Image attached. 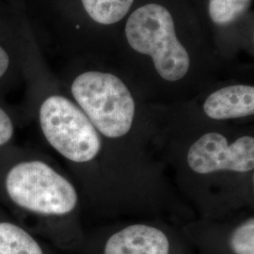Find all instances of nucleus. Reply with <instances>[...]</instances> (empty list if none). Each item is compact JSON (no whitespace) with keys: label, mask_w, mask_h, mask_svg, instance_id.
Returning <instances> with one entry per match:
<instances>
[{"label":"nucleus","mask_w":254,"mask_h":254,"mask_svg":"<svg viewBox=\"0 0 254 254\" xmlns=\"http://www.w3.org/2000/svg\"><path fill=\"white\" fill-rule=\"evenodd\" d=\"M25 45L23 24L0 11V80L8 74L19 56L25 54Z\"/></svg>","instance_id":"nucleus-8"},{"label":"nucleus","mask_w":254,"mask_h":254,"mask_svg":"<svg viewBox=\"0 0 254 254\" xmlns=\"http://www.w3.org/2000/svg\"><path fill=\"white\" fill-rule=\"evenodd\" d=\"M230 246L235 254H254V220L249 218L231 236Z\"/></svg>","instance_id":"nucleus-12"},{"label":"nucleus","mask_w":254,"mask_h":254,"mask_svg":"<svg viewBox=\"0 0 254 254\" xmlns=\"http://www.w3.org/2000/svg\"><path fill=\"white\" fill-rule=\"evenodd\" d=\"M135 0H80L90 18L100 25L109 26L127 16Z\"/></svg>","instance_id":"nucleus-10"},{"label":"nucleus","mask_w":254,"mask_h":254,"mask_svg":"<svg viewBox=\"0 0 254 254\" xmlns=\"http://www.w3.org/2000/svg\"><path fill=\"white\" fill-rule=\"evenodd\" d=\"M202 109L208 118L216 121L253 116L254 86L236 84L223 87L209 95L203 103Z\"/></svg>","instance_id":"nucleus-7"},{"label":"nucleus","mask_w":254,"mask_h":254,"mask_svg":"<svg viewBox=\"0 0 254 254\" xmlns=\"http://www.w3.org/2000/svg\"><path fill=\"white\" fill-rule=\"evenodd\" d=\"M14 127L8 112L0 107V147L5 145L12 138Z\"/></svg>","instance_id":"nucleus-13"},{"label":"nucleus","mask_w":254,"mask_h":254,"mask_svg":"<svg viewBox=\"0 0 254 254\" xmlns=\"http://www.w3.org/2000/svg\"><path fill=\"white\" fill-rule=\"evenodd\" d=\"M0 254H44L36 240L13 223L0 222Z\"/></svg>","instance_id":"nucleus-9"},{"label":"nucleus","mask_w":254,"mask_h":254,"mask_svg":"<svg viewBox=\"0 0 254 254\" xmlns=\"http://www.w3.org/2000/svg\"><path fill=\"white\" fill-rule=\"evenodd\" d=\"M170 240L162 230L147 224H134L110 236L104 254H170Z\"/></svg>","instance_id":"nucleus-6"},{"label":"nucleus","mask_w":254,"mask_h":254,"mask_svg":"<svg viewBox=\"0 0 254 254\" xmlns=\"http://www.w3.org/2000/svg\"><path fill=\"white\" fill-rule=\"evenodd\" d=\"M252 0H209V16L219 27H226L240 18L250 8Z\"/></svg>","instance_id":"nucleus-11"},{"label":"nucleus","mask_w":254,"mask_h":254,"mask_svg":"<svg viewBox=\"0 0 254 254\" xmlns=\"http://www.w3.org/2000/svg\"><path fill=\"white\" fill-rule=\"evenodd\" d=\"M125 32L129 46L150 57L164 80L180 81L189 73L190 57L177 38L172 13L163 5L148 3L134 10Z\"/></svg>","instance_id":"nucleus-1"},{"label":"nucleus","mask_w":254,"mask_h":254,"mask_svg":"<svg viewBox=\"0 0 254 254\" xmlns=\"http://www.w3.org/2000/svg\"><path fill=\"white\" fill-rule=\"evenodd\" d=\"M71 93L95 129L109 138L126 136L136 115V103L125 82L113 73L87 71L74 77Z\"/></svg>","instance_id":"nucleus-2"},{"label":"nucleus","mask_w":254,"mask_h":254,"mask_svg":"<svg viewBox=\"0 0 254 254\" xmlns=\"http://www.w3.org/2000/svg\"><path fill=\"white\" fill-rule=\"evenodd\" d=\"M39 122L47 142L72 162H90L101 152L99 132L81 109L63 95H50L43 101Z\"/></svg>","instance_id":"nucleus-4"},{"label":"nucleus","mask_w":254,"mask_h":254,"mask_svg":"<svg viewBox=\"0 0 254 254\" xmlns=\"http://www.w3.org/2000/svg\"><path fill=\"white\" fill-rule=\"evenodd\" d=\"M187 162L198 174L251 173L254 169V137L242 136L230 141L222 134L209 132L192 143Z\"/></svg>","instance_id":"nucleus-5"},{"label":"nucleus","mask_w":254,"mask_h":254,"mask_svg":"<svg viewBox=\"0 0 254 254\" xmlns=\"http://www.w3.org/2000/svg\"><path fill=\"white\" fill-rule=\"evenodd\" d=\"M5 187L13 203L39 215H67L76 207L78 201L72 183L39 160L13 166L6 176Z\"/></svg>","instance_id":"nucleus-3"}]
</instances>
